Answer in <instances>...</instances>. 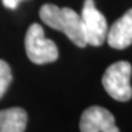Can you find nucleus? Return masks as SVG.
<instances>
[{"mask_svg":"<svg viewBox=\"0 0 132 132\" xmlns=\"http://www.w3.org/2000/svg\"><path fill=\"white\" fill-rule=\"evenodd\" d=\"M39 16L44 23L54 29L61 31L75 45H87L81 15L70 7H59L54 4H44L39 10Z\"/></svg>","mask_w":132,"mask_h":132,"instance_id":"f257e3e1","label":"nucleus"},{"mask_svg":"<svg viewBox=\"0 0 132 132\" xmlns=\"http://www.w3.org/2000/svg\"><path fill=\"white\" fill-rule=\"evenodd\" d=\"M24 48L28 59L37 65L54 62L59 57L56 44L52 39L45 38L43 27L38 23H32L27 29Z\"/></svg>","mask_w":132,"mask_h":132,"instance_id":"f03ea898","label":"nucleus"},{"mask_svg":"<svg viewBox=\"0 0 132 132\" xmlns=\"http://www.w3.org/2000/svg\"><path fill=\"white\" fill-rule=\"evenodd\" d=\"M132 66L127 61L114 62L105 70L103 75L104 89L118 102H128L132 98V87L130 83Z\"/></svg>","mask_w":132,"mask_h":132,"instance_id":"7ed1b4c3","label":"nucleus"},{"mask_svg":"<svg viewBox=\"0 0 132 132\" xmlns=\"http://www.w3.org/2000/svg\"><path fill=\"white\" fill-rule=\"evenodd\" d=\"M87 44L100 47L108 36V22L104 15L95 7L93 0H85V5L81 12Z\"/></svg>","mask_w":132,"mask_h":132,"instance_id":"20e7f679","label":"nucleus"},{"mask_svg":"<svg viewBox=\"0 0 132 132\" xmlns=\"http://www.w3.org/2000/svg\"><path fill=\"white\" fill-rule=\"evenodd\" d=\"M81 132H120L115 118L102 106H90L82 113L80 120Z\"/></svg>","mask_w":132,"mask_h":132,"instance_id":"39448f33","label":"nucleus"},{"mask_svg":"<svg viewBox=\"0 0 132 132\" xmlns=\"http://www.w3.org/2000/svg\"><path fill=\"white\" fill-rule=\"evenodd\" d=\"M106 42L114 49H126L132 44V9L116 20L109 28Z\"/></svg>","mask_w":132,"mask_h":132,"instance_id":"423d86ee","label":"nucleus"},{"mask_svg":"<svg viewBox=\"0 0 132 132\" xmlns=\"http://www.w3.org/2000/svg\"><path fill=\"white\" fill-rule=\"evenodd\" d=\"M27 126V113L24 109L14 108L0 110V132H24Z\"/></svg>","mask_w":132,"mask_h":132,"instance_id":"0eeeda50","label":"nucleus"},{"mask_svg":"<svg viewBox=\"0 0 132 132\" xmlns=\"http://www.w3.org/2000/svg\"><path fill=\"white\" fill-rule=\"evenodd\" d=\"M12 81V73L9 64L0 59V99L3 98Z\"/></svg>","mask_w":132,"mask_h":132,"instance_id":"6e6552de","label":"nucleus"},{"mask_svg":"<svg viewBox=\"0 0 132 132\" xmlns=\"http://www.w3.org/2000/svg\"><path fill=\"white\" fill-rule=\"evenodd\" d=\"M20 1H22V0H3V4H4V6L7 7V9L15 10L19 6Z\"/></svg>","mask_w":132,"mask_h":132,"instance_id":"1a4fd4ad","label":"nucleus"}]
</instances>
